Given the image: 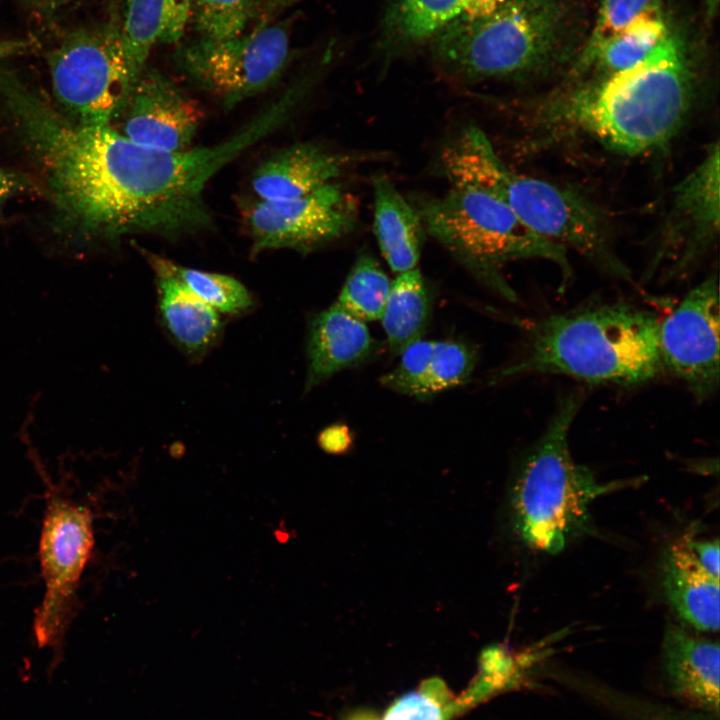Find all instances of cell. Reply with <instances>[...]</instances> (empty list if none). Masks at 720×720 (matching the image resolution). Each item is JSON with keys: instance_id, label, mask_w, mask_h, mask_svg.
<instances>
[{"instance_id": "cell-19", "label": "cell", "mask_w": 720, "mask_h": 720, "mask_svg": "<svg viewBox=\"0 0 720 720\" xmlns=\"http://www.w3.org/2000/svg\"><path fill=\"white\" fill-rule=\"evenodd\" d=\"M192 0H123L120 17L132 83L158 44H173L190 24Z\"/></svg>"}, {"instance_id": "cell-20", "label": "cell", "mask_w": 720, "mask_h": 720, "mask_svg": "<svg viewBox=\"0 0 720 720\" xmlns=\"http://www.w3.org/2000/svg\"><path fill=\"white\" fill-rule=\"evenodd\" d=\"M374 234L389 267L397 273L416 268L424 226L416 210L384 176L373 180Z\"/></svg>"}, {"instance_id": "cell-7", "label": "cell", "mask_w": 720, "mask_h": 720, "mask_svg": "<svg viewBox=\"0 0 720 720\" xmlns=\"http://www.w3.org/2000/svg\"><path fill=\"white\" fill-rule=\"evenodd\" d=\"M48 66L54 97L71 121L107 126L118 118L133 84L119 16L66 34Z\"/></svg>"}, {"instance_id": "cell-32", "label": "cell", "mask_w": 720, "mask_h": 720, "mask_svg": "<svg viewBox=\"0 0 720 720\" xmlns=\"http://www.w3.org/2000/svg\"><path fill=\"white\" fill-rule=\"evenodd\" d=\"M689 545L701 566L713 577L719 579L718 539L695 541L689 537Z\"/></svg>"}, {"instance_id": "cell-10", "label": "cell", "mask_w": 720, "mask_h": 720, "mask_svg": "<svg viewBox=\"0 0 720 720\" xmlns=\"http://www.w3.org/2000/svg\"><path fill=\"white\" fill-rule=\"evenodd\" d=\"M720 227V151L718 142L674 187L662 223L651 272L686 274L717 242Z\"/></svg>"}, {"instance_id": "cell-11", "label": "cell", "mask_w": 720, "mask_h": 720, "mask_svg": "<svg viewBox=\"0 0 720 720\" xmlns=\"http://www.w3.org/2000/svg\"><path fill=\"white\" fill-rule=\"evenodd\" d=\"M93 545L90 511L61 499L50 502L39 546L46 587L34 622L40 642L54 641L62 633Z\"/></svg>"}, {"instance_id": "cell-33", "label": "cell", "mask_w": 720, "mask_h": 720, "mask_svg": "<svg viewBox=\"0 0 720 720\" xmlns=\"http://www.w3.org/2000/svg\"><path fill=\"white\" fill-rule=\"evenodd\" d=\"M27 182L17 173L0 168V205L12 196L23 192Z\"/></svg>"}, {"instance_id": "cell-3", "label": "cell", "mask_w": 720, "mask_h": 720, "mask_svg": "<svg viewBox=\"0 0 720 720\" xmlns=\"http://www.w3.org/2000/svg\"><path fill=\"white\" fill-rule=\"evenodd\" d=\"M659 318L626 303L550 314L527 327L521 357L502 377L554 374L589 384L633 387L664 373Z\"/></svg>"}, {"instance_id": "cell-16", "label": "cell", "mask_w": 720, "mask_h": 720, "mask_svg": "<svg viewBox=\"0 0 720 720\" xmlns=\"http://www.w3.org/2000/svg\"><path fill=\"white\" fill-rule=\"evenodd\" d=\"M662 584L675 612L700 631L719 629V579L698 562L689 536L673 542L662 559Z\"/></svg>"}, {"instance_id": "cell-18", "label": "cell", "mask_w": 720, "mask_h": 720, "mask_svg": "<svg viewBox=\"0 0 720 720\" xmlns=\"http://www.w3.org/2000/svg\"><path fill=\"white\" fill-rule=\"evenodd\" d=\"M149 261L157 275L160 315L169 335L187 354H204L220 336L219 314L174 276L166 259L149 255Z\"/></svg>"}, {"instance_id": "cell-30", "label": "cell", "mask_w": 720, "mask_h": 720, "mask_svg": "<svg viewBox=\"0 0 720 720\" xmlns=\"http://www.w3.org/2000/svg\"><path fill=\"white\" fill-rule=\"evenodd\" d=\"M436 341L418 339L399 355L400 361L381 379V384L394 392L419 398Z\"/></svg>"}, {"instance_id": "cell-27", "label": "cell", "mask_w": 720, "mask_h": 720, "mask_svg": "<svg viewBox=\"0 0 720 720\" xmlns=\"http://www.w3.org/2000/svg\"><path fill=\"white\" fill-rule=\"evenodd\" d=\"M476 361V352L470 346L457 341H436L418 399H429L463 384L470 377Z\"/></svg>"}, {"instance_id": "cell-8", "label": "cell", "mask_w": 720, "mask_h": 720, "mask_svg": "<svg viewBox=\"0 0 720 720\" xmlns=\"http://www.w3.org/2000/svg\"><path fill=\"white\" fill-rule=\"evenodd\" d=\"M292 20L267 18L228 40L197 38L175 54L180 71L224 107L265 92L283 76L292 58Z\"/></svg>"}, {"instance_id": "cell-25", "label": "cell", "mask_w": 720, "mask_h": 720, "mask_svg": "<svg viewBox=\"0 0 720 720\" xmlns=\"http://www.w3.org/2000/svg\"><path fill=\"white\" fill-rule=\"evenodd\" d=\"M391 284L377 260L369 253H361L339 294L337 303L360 320H380Z\"/></svg>"}, {"instance_id": "cell-36", "label": "cell", "mask_w": 720, "mask_h": 720, "mask_svg": "<svg viewBox=\"0 0 720 720\" xmlns=\"http://www.w3.org/2000/svg\"><path fill=\"white\" fill-rule=\"evenodd\" d=\"M718 6L719 0H705V11L707 18L712 19L715 16L718 10Z\"/></svg>"}, {"instance_id": "cell-34", "label": "cell", "mask_w": 720, "mask_h": 720, "mask_svg": "<svg viewBox=\"0 0 720 720\" xmlns=\"http://www.w3.org/2000/svg\"><path fill=\"white\" fill-rule=\"evenodd\" d=\"M30 47L31 43L25 40H0V59L22 54Z\"/></svg>"}, {"instance_id": "cell-14", "label": "cell", "mask_w": 720, "mask_h": 720, "mask_svg": "<svg viewBox=\"0 0 720 720\" xmlns=\"http://www.w3.org/2000/svg\"><path fill=\"white\" fill-rule=\"evenodd\" d=\"M360 157L313 143H298L272 154L255 169L251 186L259 200L298 198L335 182Z\"/></svg>"}, {"instance_id": "cell-23", "label": "cell", "mask_w": 720, "mask_h": 720, "mask_svg": "<svg viewBox=\"0 0 720 720\" xmlns=\"http://www.w3.org/2000/svg\"><path fill=\"white\" fill-rule=\"evenodd\" d=\"M431 313V295L426 282L415 268L400 273L392 281L380 318L392 354H400L421 339Z\"/></svg>"}, {"instance_id": "cell-6", "label": "cell", "mask_w": 720, "mask_h": 720, "mask_svg": "<svg viewBox=\"0 0 720 720\" xmlns=\"http://www.w3.org/2000/svg\"><path fill=\"white\" fill-rule=\"evenodd\" d=\"M425 232L438 240L480 280L504 297L515 294L502 275L509 262L543 259L571 274L567 251L531 231L501 200L473 186L452 185L416 209Z\"/></svg>"}, {"instance_id": "cell-17", "label": "cell", "mask_w": 720, "mask_h": 720, "mask_svg": "<svg viewBox=\"0 0 720 720\" xmlns=\"http://www.w3.org/2000/svg\"><path fill=\"white\" fill-rule=\"evenodd\" d=\"M664 668L673 692L703 709L719 710L718 642L670 624L663 641Z\"/></svg>"}, {"instance_id": "cell-22", "label": "cell", "mask_w": 720, "mask_h": 720, "mask_svg": "<svg viewBox=\"0 0 720 720\" xmlns=\"http://www.w3.org/2000/svg\"><path fill=\"white\" fill-rule=\"evenodd\" d=\"M670 27L664 13L644 16L602 41L568 68V80L604 78L627 70L645 59Z\"/></svg>"}, {"instance_id": "cell-1", "label": "cell", "mask_w": 720, "mask_h": 720, "mask_svg": "<svg viewBox=\"0 0 720 720\" xmlns=\"http://www.w3.org/2000/svg\"><path fill=\"white\" fill-rule=\"evenodd\" d=\"M698 73L686 37L671 24L641 62L617 74L568 82L529 105L530 123L550 137L587 136L636 156L680 131L695 104Z\"/></svg>"}, {"instance_id": "cell-24", "label": "cell", "mask_w": 720, "mask_h": 720, "mask_svg": "<svg viewBox=\"0 0 720 720\" xmlns=\"http://www.w3.org/2000/svg\"><path fill=\"white\" fill-rule=\"evenodd\" d=\"M300 0H192L190 24L199 38L238 37L260 21L276 18Z\"/></svg>"}, {"instance_id": "cell-29", "label": "cell", "mask_w": 720, "mask_h": 720, "mask_svg": "<svg viewBox=\"0 0 720 720\" xmlns=\"http://www.w3.org/2000/svg\"><path fill=\"white\" fill-rule=\"evenodd\" d=\"M662 13V0H600L594 26L575 57L588 54L637 19Z\"/></svg>"}, {"instance_id": "cell-13", "label": "cell", "mask_w": 720, "mask_h": 720, "mask_svg": "<svg viewBox=\"0 0 720 720\" xmlns=\"http://www.w3.org/2000/svg\"><path fill=\"white\" fill-rule=\"evenodd\" d=\"M119 117L118 131L132 142L184 151L193 147L203 111L168 76L146 66L132 84Z\"/></svg>"}, {"instance_id": "cell-12", "label": "cell", "mask_w": 720, "mask_h": 720, "mask_svg": "<svg viewBox=\"0 0 720 720\" xmlns=\"http://www.w3.org/2000/svg\"><path fill=\"white\" fill-rule=\"evenodd\" d=\"M357 213L352 195L336 182L298 198L259 200L247 217L252 250L311 251L349 233Z\"/></svg>"}, {"instance_id": "cell-5", "label": "cell", "mask_w": 720, "mask_h": 720, "mask_svg": "<svg viewBox=\"0 0 720 720\" xmlns=\"http://www.w3.org/2000/svg\"><path fill=\"white\" fill-rule=\"evenodd\" d=\"M580 393L564 396L544 432L523 457L515 475L511 512L515 531L531 549L555 554L589 526V505L618 487L602 484L576 463L569 433L580 410Z\"/></svg>"}, {"instance_id": "cell-15", "label": "cell", "mask_w": 720, "mask_h": 720, "mask_svg": "<svg viewBox=\"0 0 720 720\" xmlns=\"http://www.w3.org/2000/svg\"><path fill=\"white\" fill-rule=\"evenodd\" d=\"M373 348L365 322L337 302L318 313L309 328L306 391L365 360Z\"/></svg>"}, {"instance_id": "cell-28", "label": "cell", "mask_w": 720, "mask_h": 720, "mask_svg": "<svg viewBox=\"0 0 720 720\" xmlns=\"http://www.w3.org/2000/svg\"><path fill=\"white\" fill-rule=\"evenodd\" d=\"M456 712L455 699L445 683L433 678L399 698L383 720H448Z\"/></svg>"}, {"instance_id": "cell-21", "label": "cell", "mask_w": 720, "mask_h": 720, "mask_svg": "<svg viewBox=\"0 0 720 720\" xmlns=\"http://www.w3.org/2000/svg\"><path fill=\"white\" fill-rule=\"evenodd\" d=\"M469 0H384L379 49L392 60L423 45L449 24Z\"/></svg>"}, {"instance_id": "cell-35", "label": "cell", "mask_w": 720, "mask_h": 720, "mask_svg": "<svg viewBox=\"0 0 720 720\" xmlns=\"http://www.w3.org/2000/svg\"><path fill=\"white\" fill-rule=\"evenodd\" d=\"M26 2L41 7V8H55L60 5L66 4L71 0H25Z\"/></svg>"}, {"instance_id": "cell-4", "label": "cell", "mask_w": 720, "mask_h": 720, "mask_svg": "<svg viewBox=\"0 0 720 720\" xmlns=\"http://www.w3.org/2000/svg\"><path fill=\"white\" fill-rule=\"evenodd\" d=\"M440 168L452 185L477 187L501 200L548 242L631 281L630 270L616 254L603 210L574 188L511 170L480 128L466 127L449 141L440 153Z\"/></svg>"}, {"instance_id": "cell-26", "label": "cell", "mask_w": 720, "mask_h": 720, "mask_svg": "<svg viewBox=\"0 0 720 720\" xmlns=\"http://www.w3.org/2000/svg\"><path fill=\"white\" fill-rule=\"evenodd\" d=\"M166 263L191 293L217 312L239 314L252 305L247 289L231 276L180 266L167 259Z\"/></svg>"}, {"instance_id": "cell-2", "label": "cell", "mask_w": 720, "mask_h": 720, "mask_svg": "<svg viewBox=\"0 0 720 720\" xmlns=\"http://www.w3.org/2000/svg\"><path fill=\"white\" fill-rule=\"evenodd\" d=\"M573 24L568 0H469L428 45L457 82L528 80L571 64Z\"/></svg>"}, {"instance_id": "cell-31", "label": "cell", "mask_w": 720, "mask_h": 720, "mask_svg": "<svg viewBox=\"0 0 720 720\" xmlns=\"http://www.w3.org/2000/svg\"><path fill=\"white\" fill-rule=\"evenodd\" d=\"M352 434L344 424H334L326 427L318 436V443L322 450L330 454H343L352 446Z\"/></svg>"}, {"instance_id": "cell-9", "label": "cell", "mask_w": 720, "mask_h": 720, "mask_svg": "<svg viewBox=\"0 0 720 720\" xmlns=\"http://www.w3.org/2000/svg\"><path fill=\"white\" fill-rule=\"evenodd\" d=\"M719 322L718 275L711 273L659 323L664 372L682 381L698 401L719 388Z\"/></svg>"}]
</instances>
